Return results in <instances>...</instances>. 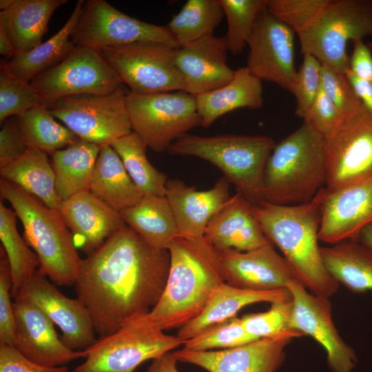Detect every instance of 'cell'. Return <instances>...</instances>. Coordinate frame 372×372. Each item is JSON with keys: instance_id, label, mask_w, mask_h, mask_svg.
I'll use <instances>...</instances> for the list:
<instances>
[{"instance_id": "8992f818", "label": "cell", "mask_w": 372, "mask_h": 372, "mask_svg": "<svg viewBox=\"0 0 372 372\" xmlns=\"http://www.w3.org/2000/svg\"><path fill=\"white\" fill-rule=\"evenodd\" d=\"M275 145L273 140L266 136L186 134L173 143L167 152L211 163L235 186L237 193L252 205H257L265 201V170Z\"/></svg>"}, {"instance_id": "d4e9b609", "label": "cell", "mask_w": 372, "mask_h": 372, "mask_svg": "<svg viewBox=\"0 0 372 372\" xmlns=\"http://www.w3.org/2000/svg\"><path fill=\"white\" fill-rule=\"evenodd\" d=\"M204 238L218 251H247L271 242L254 212L253 205L238 193L230 196L211 217Z\"/></svg>"}, {"instance_id": "2e32d148", "label": "cell", "mask_w": 372, "mask_h": 372, "mask_svg": "<svg viewBox=\"0 0 372 372\" xmlns=\"http://www.w3.org/2000/svg\"><path fill=\"white\" fill-rule=\"evenodd\" d=\"M287 288L292 296V329L312 337L324 348L332 372H352L358 358L333 322L329 298L308 292L298 280H290Z\"/></svg>"}, {"instance_id": "8d00e7d4", "label": "cell", "mask_w": 372, "mask_h": 372, "mask_svg": "<svg viewBox=\"0 0 372 372\" xmlns=\"http://www.w3.org/2000/svg\"><path fill=\"white\" fill-rule=\"evenodd\" d=\"M224 14L218 0H189L167 25L180 47L213 35Z\"/></svg>"}, {"instance_id": "603a6c76", "label": "cell", "mask_w": 372, "mask_h": 372, "mask_svg": "<svg viewBox=\"0 0 372 372\" xmlns=\"http://www.w3.org/2000/svg\"><path fill=\"white\" fill-rule=\"evenodd\" d=\"M59 210L73 236L76 248L87 255L127 225L118 211L90 190L62 201Z\"/></svg>"}, {"instance_id": "cb8c5ba5", "label": "cell", "mask_w": 372, "mask_h": 372, "mask_svg": "<svg viewBox=\"0 0 372 372\" xmlns=\"http://www.w3.org/2000/svg\"><path fill=\"white\" fill-rule=\"evenodd\" d=\"M229 184L221 177L211 189L200 191L180 180H167L165 196L174 215L179 237L188 240L204 238L208 222L230 198Z\"/></svg>"}, {"instance_id": "7c38bea8", "label": "cell", "mask_w": 372, "mask_h": 372, "mask_svg": "<svg viewBox=\"0 0 372 372\" xmlns=\"http://www.w3.org/2000/svg\"><path fill=\"white\" fill-rule=\"evenodd\" d=\"M48 109L68 96L105 94L120 90L122 82L98 50L75 45L59 63L30 81Z\"/></svg>"}, {"instance_id": "7a4b0ae2", "label": "cell", "mask_w": 372, "mask_h": 372, "mask_svg": "<svg viewBox=\"0 0 372 372\" xmlns=\"http://www.w3.org/2000/svg\"><path fill=\"white\" fill-rule=\"evenodd\" d=\"M327 194L324 187L306 203L282 205L263 201L253 205V210L265 236L282 251L298 280L313 294L330 298L340 285L327 271L318 245Z\"/></svg>"}, {"instance_id": "d6986e66", "label": "cell", "mask_w": 372, "mask_h": 372, "mask_svg": "<svg viewBox=\"0 0 372 372\" xmlns=\"http://www.w3.org/2000/svg\"><path fill=\"white\" fill-rule=\"evenodd\" d=\"M16 325L14 347L31 362L46 367L63 366L85 353L67 347L57 335L53 322L34 304L14 300Z\"/></svg>"}, {"instance_id": "ab89813d", "label": "cell", "mask_w": 372, "mask_h": 372, "mask_svg": "<svg viewBox=\"0 0 372 372\" xmlns=\"http://www.w3.org/2000/svg\"><path fill=\"white\" fill-rule=\"evenodd\" d=\"M256 340L245 330L241 318L236 316L214 323L183 342V348L192 351L231 349Z\"/></svg>"}, {"instance_id": "f5cc1de1", "label": "cell", "mask_w": 372, "mask_h": 372, "mask_svg": "<svg viewBox=\"0 0 372 372\" xmlns=\"http://www.w3.org/2000/svg\"><path fill=\"white\" fill-rule=\"evenodd\" d=\"M178 359L174 352H168L152 360L146 372H179L177 369Z\"/></svg>"}, {"instance_id": "5bb4252c", "label": "cell", "mask_w": 372, "mask_h": 372, "mask_svg": "<svg viewBox=\"0 0 372 372\" xmlns=\"http://www.w3.org/2000/svg\"><path fill=\"white\" fill-rule=\"evenodd\" d=\"M324 147L329 192L372 177V114L363 108L349 117Z\"/></svg>"}, {"instance_id": "d590c367", "label": "cell", "mask_w": 372, "mask_h": 372, "mask_svg": "<svg viewBox=\"0 0 372 372\" xmlns=\"http://www.w3.org/2000/svg\"><path fill=\"white\" fill-rule=\"evenodd\" d=\"M17 118L28 145L46 154L52 155L81 140L68 127L59 123L43 105L32 108Z\"/></svg>"}, {"instance_id": "f6af8a7d", "label": "cell", "mask_w": 372, "mask_h": 372, "mask_svg": "<svg viewBox=\"0 0 372 372\" xmlns=\"http://www.w3.org/2000/svg\"><path fill=\"white\" fill-rule=\"evenodd\" d=\"M321 87L347 118L364 107L345 76L322 64Z\"/></svg>"}, {"instance_id": "9f6ffc18", "label": "cell", "mask_w": 372, "mask_h": 372, "mask_svg": "<svg viewBox=\"0 0 372 372\" xmlns=\"http://www.w3.org/2000/svg\"><path fill=\"white\" fill-rule=\"evenodd\" d=\"M15 0H1L0 9L1 11L6 10L11 8L14 3Z\"/></svg>"}, {"instance_id": "11a10c76", "label": "cell", "mask_w": 372, "mask_h": 372, "mask_svg": "<svg viewBox=\"0 0 372 372\" xmlns=\"http://www.w3.org/2000/svg\"><path fill=\"white\" fill-rule=\"evenodd\" d=\"M355 240L372 251V223L362 229Z\"/></svg>"}, {"instance_id": "7402d4cb", "label": "cell", "mask_w": 372, "mask_h": 372, "mask_svg": "<svg viewBox=\"0 0 372 372\" xmlns=\"http://www.w3.org/2000/svg\"><path fill=\"white\" fill-rule=\"evenodd\" d=\"M227 51L225 37L214 34L178 48L176 65L184 79V92L196 96L230 82L235 70L227 64Z\"/></svg>"}, {"instance_id": "4316f807", "label": "cell", "mask_w": 372, "mask_h": 372, "mask_svg": "<svg viewBox=\"0 0 372 372\" xmlns=\"http://www.w3.org/2000/svg\"><path fill=\"white\" fill-rule=\"evenodd\" d=\"M203 127L210 126L218 118L239 108L258 109L262 106V81L247 67L235 70L225 85L196 96Z\"/></svg>"}, {"instance_id": "52a82bcc", "label": "cell", "mask_w": 372, "mask_h": 372, "mask_svg": "<svg viewBox=\"0 0 372 372\" xmlns=\"http://www.w3.org/2000/svg\"><path fill=\"white\" fill-rule=\"evenodd\" d=\"M298 36L303 54L344 74L349 68L348 42L372 37V0H327Z\"/></svg>"}, {"instance_id": "e575fe53", "label": "cell", "mask_w": 372, "mask_h": 372, "mask_svg": "<svg viewBox=\"0 0 372 372\" xmlns=\"http://www.w3.org/2000/svg\"><path fill=\"white\" fill-rule=\"evenodd\" d=\"M110 145L143 196H165L167 177L149 161L146 154L148 147L137 134L132 132Z\"/></svg>"}, {"instance_id": "1f68e13d", "label": "cell", "mask_w": 372, "mask_h": 372, "mask_svg": "<svg viewBox=\"0 0 372 372\" xmlns=\"http://www.w3.org/2000/svg\"><path fill=\"white\" fill-rule=\"evenodd\" d=\"M119 213L125 224L154 248L167 249L178 237L176 219L166 196H144L138 203Z\"/></svg>"}, {"instance_id": "bcb514c9", "label": "cell", "mask_w": 372, "mask_h": 372, "mask_svg": "<svg viewBox=\"0 0 372 372\" xmlns=\"http://www.w3.org/2000/svg\"><path fill=\"white\" fill-rule=\"evenodd\" d=\"M12 280L10 263L3 247H0V344L14 347L16 325L12 297Z\"/></svg>"}, {"instance_id": "74e56055", "label": "cell", "mask_w": 372, "mask_h": 372, "mask_svg": "<svg viewBox=\"0 0 372 372\" xmlns=\"http://www.w3.org/2000/svg\"><path fill=\"white\" fill-rule=\"evenodd\" d=\"M17 214L0 202V239L10 263L14 298L23 283L40 266L37 255L30 249L17 228Z\"/></svg>"}, {"instance_id": "7dc6e473", "label": "cell", "mask_w": 372, "mask_h": 372, "mask_svg": "<svg viewBox=\"0 0 372 372\" xmlns=\"http://www.w3.org/2000/svg\"><path fill=\"white\" fill-rule=\"evenodd\" d=\"M302 118L303 123L324 137L336 132L347 119L322 87L311 108Z\"/></svg>"}, {"instance_id": "ba28073f", "label": "cell", "mask_w": 372, "mask_h": 372, "mask_svg": "<svg viewBox=\"0 0 372 372\" xmlns=\"http://www.w3.org/2000/svg\"><path fill=\"white\" fill-rule=\"evenodd\" d=\"M183 342L152 325L146 314L127 320L118 331L84 350L85 361L73 372H134L143 362L170 352Z\"/></svg>"}, {"instance_id": "6da1fadb", "label": "cell", "mask_w": 372, "mask_h": 372, "mask_svg": "<svg viewBox=\"0 0 372 372\" xmlns=\"http://www.w3.org/2000/svg\"><path fill=\"white\" fill-rule=\"evenodd\" d=\"M169 267L168 249L149 245L127 225L82 259L75 290L100 338L149 313L165 289Z\"/></svg>"}, {"instance_id": "9a60e30c", "label": "cell", "mask_w": 372, "mask_h": 372, "mask_svg": "<svg viewBox=\"0 0 372 372\" xmlns=\"http://www.w3.org/2000/svg\"><path fill=\"white\" fill-rule=\"evenodd\" d=\"M293 30L267 8L258 16L247 45V68L260 79L292 93L298 71Z\"/></svg>"}, {"instance_id": "ffe728a7", "label": "cell", "mask_w": 372, "mask_h": 372, "mask_svg": "<svg viewBox=\"0 0 372 372\" xmlns=\"http://www.w3.org/2000/svg\"><path fill=\"white\" fill-rule=\"evenodd\" d=\"M372 223V177L329 192L324 198L319 240L334 245L356 240Z\"/></svg>"}, {"instance_id": "30bf717a", "label": "cell", "mask_w": 372, "mask_h": 372, "mask_svg": "<svg viewBox=\"0 0 372 372\" xmlns=\"http://www.w3.org/2000/svg\"><path fill=\"white\" fill-rule=\"evenodd\" d=\"M176 49L145 41L98 50L131 92L154 94L184 91V79L176 65Z\"/></svg>"}, {"instance_id": "5b68a950", "label": "cell", "mask_w": 372, "mask_h": 372, "mask_svg": "<svg viewBox=\"0 0 372 372\" xmlns=\"http://www.w3.org/2000/svg\"><path fill=\"white\" fill-rule=\"evenodd\" d=\"M323 135L304 123L278 144L266 164L265 200L294 205L311 200L326 185Z\"/></svg>"}, {"instance_id": "484cf974", "label": "cell", "mask_w": 372, "mask_h": 372, "mask_svg": "<svg viewBox=\"0 0 372 372\" xmlns=\"http://www.w3.org/2000/svg\"><path fill=\"white\" fill-rule=\"evenodd\" d=\"M291 298V293L287 288L258 291L240 289L223 282L214 292L203 311L179 328L176 336L183 344L206 327L235 316L245 306L260 302L271 303Z\"/></svg>"}, {"instance_id": "836d02e7", "label": "cell", "mask_w": 372, "mask_h": 372, "mask_svg": "<svg viewBox=\"0 0 372 372\" xmlns=\"http://www.w3.org/2000/svg\"><path fill=\"white\" fill-rule=\"evenodd\" d=\"M101 149L98 145L80 140L50 155L56 192L62 201L90 190Z\"/></svg>"}, {"instance_id": "c3c4849f", "label": "cell", "mask_w": 372, "mask_h": 372, "mask_svg": "<svg viewBox=\"0 0 372 372\" xmlns=\"http://www.w3.org/2000/svg\"><path fill=\"white\" fill-rule=\"evenodd\" d=\"M28 148L17 116L10 117L1 123L0 167L19 158Z\"/></svg>"}, {"instance_id": "816d5d0a", "label": "cell", "mask_w": 372, "mask_h": 372, "mask_svg": "<svg viewBox=\"0 0 372 372\" xmlns=\"http://www.w3.org/2000/svg\"><path fill=\"white\" fill-rule=\"evenodd\" d=\"M344 74L364 107L372 114V84L358 77L349 68Z\"/></svg>"}, {"instance_id": "ac0fdd59", "label": "cell", "mask_w": 372, "mask_h": 372, "mask_svg": "<svg viewBox=\"0 0 372 372\" xmlns=\"http://www.w3.org/2000/svg\"><path fill=\"white\" fill-rule=\"evenodd\" d=\"M301 332L273 338H259L222 350L174 351L178 361L198 366L209 372H276L283 364L286 347Z\"/></svg>"}, {"instance_id": "ee69618b", "label": "cell", "mask_w": 372, "mask_h": 372, "mask_svg": "<svg viewBox=\"0 0 372 372\" xmlns=\"http://www.w3.org/2000/svg\"><path fill=\"white\" fill-rule=\"evenodd\" d=\"M327 0H266L267 10L298 34L322 10Z\"/></svg>"}, {"instance_id": "4fadbf2b", "label": "cell", "mask_w": 372, "mask_h": 372, "mask_svg": "<svg viewBox=\"0 0 372 372\" xmlns=\"http://www.w3.org/2000/svg\"><path fill=\"white\" fill-rule=\"evenodd\" d=\"M71 40L75 45L95 50L145 41L179 48L167 25L130 17L105 0L84 2Z\"/></svg>"}, {"instance_id": "9c48e42d", "label": "cell", "mask_w": 372, "mask_h": 372, "mask_svg": "<svg viewBox=\"0 0 372 372\" xmlns=\"http://www.w3.org/2000/svg\"><path fill=\"white\" fill-rule=\"evenodd\" d=\"M126 103L132 131L156 152L167 151L177 139L201 124L196 96L184 91H130Z\"/></svg>"}, {"instance_id": "f546056e", "label": "cell", "mask_w": 372, "mask_h": 372, "mask_svg": "<svg viewBox=\"0 0 372 372\" xmlns=\"http://www.w3.org/2000/svg\"><path fill=\"white\" fill-rule=\"evenodd\" d=\"M84 0H79L61 30L44 43L18 53L1 65L17 78L30 83L39 74L61 61L74 48L71 35L76 27Z\"/></svg>"}, {"instance_id": "f1b7e54d", "label": "cell", "mask_w": 372, "mask_h": 372, "mask_svg": "<svg viewBox=\"0 0 372 372\" xmlns=\"http://www.w3.org/2000/svg\"><path fill=\"white\" fill-rule=\"evenodd\" d=\"M90 191L118 212L136 205L144 197L111 145L100 150Z\"/></svg>"}, {"instance_id": "83f0119b", "label": "cell", "mask_w": 372, "mask_h": 372, "mask_svg": "<svg viewBox=\"0 0 372 372\" xmlns=\"http://www.w3.org/2000/svg\"><path fill=\"white\" fill-rule=\"evenodd\" d=\"M67 0H15L0 12V28L12 43L17 54L40 45L54 11Z\"/></svg>"}, {"instance_id": "f907efd6", "label": "cell", "mask_w": 372, "mask_h": 372, "mask_svg": "<svg viewBox=\"0 0 372 372\" xmlns=\"http://www.w3.org/2000/svg\"><path fill=\"white\" fill-rule=\"evenodd\" d=\"M353 50L349 57V69L358 77L372 84V53L362 39L352 42Z\"/></svg>"}, {"instance_id": "f35d334b", "label": "cell", "mask_w": 372, "mask_h": 372, "mask_svg": "<svg viewBox=\"0 0 372 372\" xmlns=\"http://www.w3.org/2000/svg\"><path fill=\"white\" fill-rule=\"evenodd\" d=\"M227 21L225 36L228 50L236 55L249 41L259 14L267 8L266 0H218Z\"/></svg>"}, {"instance_id": "681fc988", "label": "cell", "mask_w": 372, "mask_h": 372, "mask_svg": "<svg viewBox=\"0 0 372 372\" xmlns=\"http://www.w3.org/2000/svg\"><path fill=\"white\" fill-rule=\"evenodd\" d=\"M68 367H46L22 355L14 347L0 344V372H68Z\"/></svg>"}, {"instance_id": "4dcf8cb0", "label": "cell", "mask_w": 372, "mask_h": 372, "mask_svg": "<svg viewBox=\"0 0 372 372\" xmlns=\"http://www.w3.org/2000/svg\"><path fill=\"white\" fill-rule=\"evenodd\" d=\"M324 266L339 285L352 292L372 291V251L355 240L320 247Z\"/></svg>"}, {"instance_id": "44dd1931", "label": "cell", "mask_w": 372, "mask_h": 372, "mask_svg": "<svg viewBox=\"0 0 372 372\" xmlns=\"http://www.w3.org/2000/svg\"><path fill=\"white\" fill-rule=\"evenodd\" d=\"M218 253L225 282L233 287L269 291L287 289L290 280H298L285 258L276 251L271 242L251 251L229 249Z\"/></svg>"}, {"instance_id": "db71d44e", "label": "cell", "mask_w": 372, "mask_h": 372, "mask_svg": "<svg viewBox=\"0 0 372 372\" xmlns=\"http://www.w3.org/2000/svg\"><path fill=\"white\" fill-rule=\"evenodd\" d=\"M0 54L3 56L14 57L17 51L6 32L0 28Z\"/></svg>"}, {"instance_id": "8fae6325", "label": "cell", "mask_w": 372, "mask_h": 372, "mask_svg": "<svg viewBox=\"0 0 372 372\" xmlns=\"http://www.w3.org/2000/svg\"><path fill=\"white\" fill-rule=\"evenodd\" d=\"M81 140L101 147L132 133L126 94H76L61 98L49 108Z\"/></svg>"}, {"instance_id": "b9f144b4", "label": "cell", "mask_w": 372, "mask_h": 372, "mask_svg": "<svg viewBox=\"0 0 372 372\" xmlns=\"http://www.w3.org/2000/svg\"><path fill=\"white\" fill-rule=\"evenodd\" d=\"M292 310V298L275 301L268 311L246 314L241 320L247 332L254 338H273L300 332L291 327Z\"/></svg>"}, {"instance_id": "d6a6232c", "label": "cell", "mask_w": 372, "mask_h": 372, "mask_svg": "<svg viewBox=\"0 0 372 372\" xmlns=\"http://www.w3.org/2000/svg\"><path fill=\"white\" fill-rule=\"evenodd\" d=\"M1 178L37 197L46 206L59 209L62 200L55 188V176L47 154L29 147L16 160L0 167Z\"/></svg>"}, {"instance_id": "7bdbcfd3", "label": "cell", "mask_w": 372, "mask_h": 372, "mask_svg": "<svg viewBox=\"0 0 372 372\" xmlns=\"http://www.w3.org/2000/svg\"><path fill=\"white\" fill-rule=\"evenodd\" d=\"M322 63L313 55L303 54L292 94L296 101V114L303 118L313 103L321 88Z\"/></svg>"}, {"instance_id": "e0dca14e", "label": "cell", "mask_w": 372, "mask_h": 372, "mask_svg": "<svg viewBox=\"0 0 372 372\" xmlns=\"http://www.w3.org/2000/svg\"><path fill=\"white\" fill-rule=\"evenodd\" d=\"M14 300L37 306L62 332L60 337L72 350L94 344L95 329L86 307L78 299L63 295L38 269L21 285Z\"/></svg>"}, {"instance_id": "277c9868", "label": "cell", "mask_w": 372, "mask_h": 372, "mask_svg": "<svg viewBox=\"0 0 372 372\" xmlns=\"http://www.w3.org/2000/svg\"><path fill=\"white\" fill-rule=\"evenodd\" d=\"M0 196L10 203L21 220L23 237L37 255L39 269L59 286L74 285L82 259L59 210L3 178Z\"/></svg>"}, {"instance_id": "3957f363", "label": "cell", "mask_w": 372, "mask_h": 372, "mask_svg": "<svg viewBox=\"0 0 372 372\" xmlns=\"http://www.w3.org/2000/svg\"><path fill=\"white\" fill-rule=\"evenodd\" d=\"M170 267L165 289L146 317L162 331L197 317L225 278L218 251L205 238H176L167 248Z\"/></svg>"}, {"instance_id": "60d3db41", "label": "cell", "mask_w": 372, "mask_h": 372, "mask_svg": "<svg viewBox=\"0 0 372 372\" xmlns=\"http://www.w3.org/2000/svg\"><path fill=\"white\" fill-rule=\"evenodd\" d=\"M43 105L36 88L8 71L0 69V123L32 108Z\"/></svg>"}]
</instances>
